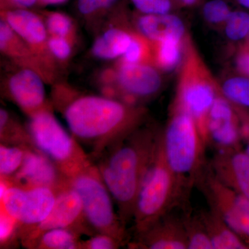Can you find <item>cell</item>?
<instances>
[{"label":"cell","mask_w":249,"mask_h":249,"mask_svg":"<svg viewBox=\"0 0 249 249\" xmlns=\"http://www.w3.org/2000/svg\"><path fill=\"white\" fill-rule=\"evenodd\" d=\"M212 172L224 185L249 198V156L244 152L219 151Z\"/></svg>","instance_id":"16"},{"label":"cell","mask_w":249,"mask_h":249,"mask_svg":"<svg viewBox=\"0 0 249 249\" xmlns=\"http://www.w3.org/2000/svg\"><path fill=\"white\" fill-rule=\"evenodd\" d=\"M121 246L122 243L112 236L98 232L81 242V249H116Z\"/></svg>","instance_id":"34"},{"label":"cell","mask_w":249,"mask_h":249,"mask_svg":"<svg viewBox=\"0 0 249 249\" xmlns=\"http://www.w3.org/2000/svg\"><path fill=\"white\" fill-rule=\"evenodd\" d=\"M0 49L3 53L19 62L24 67L35 70L45 80L42 67L34 54L3 19L0 22Z\"/></svg>","instance_id":"19"},{"label":"cell","mask_w":249,"mask_h":249,"mask_svg":"<svg viewBox=\"0 0 249 249\" xmlns=\"http://www.w3.org/2000/svg\"><path fill=\"white\" fill-rule=\"evenodd\" d=\"M48 48L54 59L59 61H65L71 56V41L65 37L49 36Z\"/></svg>","instance_id":"33"},{"label":"cell","mask_w":249,"mask_h":249,"mask_svg":"<svg viewBox=\"0 0 249 249\" xmlns=\"http://www.w3.org/2000/svg\"><path fill=\"white\" fill-rule=\"evenodd\" d=\"M204 180L211 209L240 237L249 238V198L224 185L212 172Z\"/></svg>","instance_id":"10"},{"label":"cell","mask_w":249,"mask_h":249,"mask_svg":"<svg viewBox=\"0 0 249 249\" xmlns=\"http://www.w3.org/2000/svg\"><path fill=\"white\" fill-rule=\"evenodd\" d=\"M225 31L231 40L243 38L249 32V15L243 11L231 13L226 22Z\"/></svg>","instance_id":"30"},{"label":"cell","mask_w":249,"mask_h":249,"mask_svg":"<svg viewBox=\"0 0 249 249\" xmlns=\"http://www.w3.org/2000/svg\"><path fill=\"white\" fill-rule=\"evenodd\" d=\"M183 186L167 163L160 134L136 203L133 219L137 235L170 212L181 196Z\"/></svg>","instance_id":"3"},{"label":"cell","mask_w":249,"mask_h":249,"mask_svg":"<svg viewBox=\"0 0 249 249\" xmlns=\"http://www.w3.org/2000/svg\"><path fill=\"white\" fill-rule=\"evenodd\" d=\"M132 34L119 28H110L94 40L91 46L93 56L104 60L123 56L131 41Z\"/></svg>","instance_id":"21"},{"label":"cell","mask_w":249,"mask_h":249,"mask_svg":"<svg viewBox=\"0 0 249 249\" xmlns=\"http://www.w3.org/2000/svg\"><path fill=\"white\" fill-rule=\"evenodd\" d=\"M160 136L139 127L111 145L96 161L124 227L133 219L139 191Z\"/></svg>","instance_id":"2"},{"label":"cell","mask_w":249,"mask_h":249,"mask_svg":"<svg viewBox=\"0 0 249 249\" xmlns=\"http://www.w3.org/2000/svg\"><path fill=\"white\" fill-rule=\"evenodd\" d=\"M45 80L38 72L23 67L9 77L6 84L8 98L28 116L52 107L46 98Z\"/></svg>","instance_id":"13"},{"label":"cell","mask_w":249,"mask_h":249,"mask_svg":"<svg viewBox=\"0 0 249 249\" xmlns=\"http://www.w3.org/2000/svg\"><path fill=\"white\" fill-rule=\"evenodd\" d=\"M80 236L70 229H49L40 234L34 249H81Z\"/></svg>","instance_id":"24"},{"label":"cell","mask_w":249,"mask_h":249,"mask_svg":"<svg viewBox=\"0 0 249 249\" xmlns=\"http://www.w3.org/2000/svg\"><path fill=\"white\" fill-rule=\"evenodd\" d=\"M45 25L50 36H58L72 40L75 29L71 18L62 13L53 12L47 15Z\"/></svg>","instance_id":"29"},{"label":"cell","mask_w":249,"mask_h":249,"mask_svg":"<svg viewBox=\"0 0 249 249\" xmlns=\"http://www.w3.org/2000/svg\"><path fill=\"white\" fill-rule=\"evenodd\" d=\"M247 154L249 156V142L248 145V147H247Z\"/></svg>","instance_id":"42"},{"label":"cell","mask_w":249,"mask_h":249,"mask_svg":"<svg viewBox=\"0 0 249 249\" xmlns=\"http://www.w3.org/2000/svg\"><path fill=\"white\" fill-rule=\"evenodd\" d=\"M8 180L21 186L47 187L55 191L69 182L56 165L36 148L27 149L22 166Z\"/></svg>","instance_id":"14"},{"label":"cell","mask_w":249,"mask_h":249,"mask_svg":"<svg viewBox=\"0 0 249 249\" xmlns=\"http://www.w3.org/2000/svg\"><path fill=\"white\" fill-rule=\"evenodd\" d=\"M203 14L208 22L218 24L227 22L231 12L223 0H211L205 4Z\"/></svg>","instance_id":"32"},{"label":"cell","mask_w":249,"mask_h":249,"mask_svg":"<svg viewBox=\"0 0 249 249\" xmlns=\"http://www.w3.org/2000/svg\"><path fill=\"white\" fill-rule=\"evenodd\" d=\"M142 35L132 34L130 45L122 57V62L129 64H149L152 61V44Z\"/></svg>","instance_id":"27"},{"label":"cell","mask_w":249,"mask_h":249,"mask_svg":"<svg viewBox=\"0 0 249 249\" xmlns=\"http://www.w3.org/2000/svg\"><path fill=\"white\" fill-rule=\"evenodd\" d=\"M185 4L190 6V5H193L196 2V0H181Z\"/></svg>","instance_id":"41"},{"label":"cell","mask_w":249,"mask_h":249,"mask_svg":"<svg viewBox=\"0 0 249 249\" xmlns=\"http://www.w3.org/2000/svg\"><path fill=\"white\" fill-rule=\"evenodd\" d=\"M116 89L112 98L136 106L137 101L152 97L161 86L158 71L149 64L121 62L115 73Z\"/></svg>","instance_id":"11"},{"label":"cell","mask_w":249,"mask_h":249,"mask_svg":"<svg viewBox=\"0 0 249 249\" xmlns=\"http://www.w3.org/2000/svg\"><path fill=\"white\" fill-rule=\"evenodd\" d=\"M137 27L147 40L157 42L167 38H185V27L182 21L170 14H145L139 18Z\"/></svg>","instance_id":"18"},{"label":"cell","mask_w":249,"mask_h":249,"mask_svg":"<svg viewBox=\"0 0 249 249\" xmlns=\"http://www.w3.org/2000/svg\"><path fill=\"white\" fill-rule=\"evenodd\" d=\"M116 0H78V9L82 14L88 16L107 9Z\"/></svg>","instance_id":"36"},{"label":"cell","mask_w":249,"mask_h":249,"mask_svg":"<svg viewBox=\"0 0 249 249\" xmlns=\"http://www.w3.org/2000/svg\"><path fill=\"white\" fill-rule=\"evenodd\" d=\"M139 11L145 14H166L171 10L170 0H132Z\"/></svg>","instance_id":"35"},{"label":"cell","mask_w":249,"mask_h":249,"mask_svg":"<svg viewBox=\"0 0 249 249\" xmlns=\"http://www.w3.org/2000/svg\"><path fill=\"white\" fill-rule=\"evenodd\" d=\"M55 193V204L45 220L37 227L19 231V242L24 247L34 249L40 234L49 229H70L80 235L95 234L85 220L81 199L70 181Z\"/></svg>","instance_id":"8"},{"label":"cell","mask_w":249,"mask_h":249,"mask_svg":"<svg viewBox=\"0 0 249 249\" xmlns=\"http://www.w3.org/2000/svg\"><path fill=\"white\" fill-rule=\"evenodd\" d=\"M27 149L17 145H0V178L10 179L18 173L22 166Z\"/></svg>","instance_id":"25"},{"label":"cell","mask_w":249,"mask_h":249,"mask_svg":"<svg viewBox=\"0 0 249 249\" xmlns=\"http://www.w3.org/2000/svg\"><path fill=\"white\" fill-rule=\"evenodd\" d=\"M15 4L22 8H29L34 6L37 0H11Z\"/></svg>","instance_id":"38"},{"label":"cell","mask_w":249,"mask_h":249,"mask_svg":"<svg viewBox=\"0 0 249 249\" xmlns=\"http://www.w3.org/2000/svg\"><path fill=\"white\" fill-rule=\"evenodd\" d=\"M183 43V63L173 109L182 110L192 116L206 143L208 116L222 91L191 39L185 37Z\"/></svg>","instance_id":"4"},{"label":"cell","mask_w":249,"mask_h":249,"mask_svg":"<svg viewBox=\"0 0 249 249\" xmlns=\"http://www.w3.org/2000/svg\"><path fill=\"white\" fill-rule=\"evenodd\" d=\"M0 143L28 148L35 147L27 127L18 122L4 108L0 109Z\"/></svg>","instance_id":"23"},{"label":"cell","mask_w":249,"mask_h":249,"mask_svg":"<svg viewBox=\"0 0 249 249\" xmlns=\"http://www.w3.org/2000/svg\"><path fill=\"white\" fill-rule=\"evenodd\" d=\"M3 19L31 49L40 64L47 80L45 69L49 71L54 58L48 48L49 35L45 21L37 14L24 9L6 11Z\"/></svg>","instance_id":"12"},{"label":"cell","mask_w":249,"mask_h":249,"mask_svg":"<svg viewBox=\"0 0 249 249\" xmlns=\"http://www.w3.org/2000/svg\"><path fill=\"white\" fill-rule=\"evenodd\" d=\"M135 248L188 249L183 220L162 217L146 231L137 235Z\"/></svg>","instance_id":"17"},{"label":"cell","mask_w":249,"mask_h":249,"mask_svg":"<svg viewBox=\"0 0 249 249\" xmlns=\"http://www.w3.org/2000/svg\"><path fill=\"white\" fill-rule=\"evenodd\" d=\"M8 181L7 190L0 196V209L19 223V231L37 227L53 209L55 191L47 187L21 186Z\"/></svg>","instance_id":"9"},{"label":"cell","mask_w":249,"mask_h":249,"mask_svg":"<svg viewBox=\"0 0 249 249\" xmlns=\"http://www.w3.org/2000/svg\"><path fill=\"white\" fill-rule=\"evenodd\" d=\"M79 195L85 220L94 233L107 234L121 242L127 241L125 227L114 208V199L94 163L69 178Z\"/></svg>","instance_id":"6"},{"label":"cell","mask_w":249,"mask_h":249,"mask_svg":"<svg viewBox=\"0 0 249 249\" xmlns=\"http://www.w3.org/2000/svg\"><path fill=\"white\" fill-rule=\"evenodd\" d=\"M206 145L196 121L188 113L173 109L169 123L162 134V145L170 169L181 183L197 178Z\"/></svg>","instance_id":"7"},{"label":"cell","mask_w":249,"mask_h":249,"mask_svg":"<svg viewBox=\"0 0 249 249\" xmlns=\"http://www.w3.org/2000/svg\"><path fill=\"white\" fill-rule=\"evenodd\" d=\"M29 117L27 127L34 146L47 156L67 178L93 163L89 154L54 116L52 107L41 109Z\"/></svg>","instance_id":"5"},{"label":"cell","mask_w":249,"mask_h":249,"mask_svg":"<svg viewBox=\"0 0 249 249\" xmlns=\"http://www.w3.org/2000/svg\"><path fill=\"white\" fill-rule=\"evenodd\" d=\"M199 217L211 239L213 249H247V245L241 240L240 236L213 210L203 213Z\"/></svg>","instance_id":"20"},{"label":"cell","mask_w":249,"mask_h":249,"mask_svg":"<svg viewBox=\"0 0 249 249\" xmlns=\"http://www.w3.org/2000/svg\"><path fill=\"white\" fill-rule=\"evenodd\" d=\"M183 220L188 249H213L212 243L199 216L186 217Z\"/></svg>","instance_id":"26"},{"label":"cell","mask_w":249,"mask_h":249,"mask_svg":"<svg viewBox=\"0 0 249 249\" xmlns=\"http://www.w3.org/2000/svg\"><path fill=\"white\" fill-rule=\"evenodd\" d=\"M207 142H212L219 151L231 150L238 142L239 132L233 109L222 93L210 109L206 124Z\"/></svg>","instance_id":"15"},{"label":"cell","mask_w":249,"mask_h":249,"mask_svg":"<svg viewBox=\"0 0 249 249\" xmlns=\"http://www.w3.org/2000/svg\"><path fill=\"white\" fill-rule=\"evenodd\" d=\"M19 223L8 214L4 210L0 209V246L2 249L9 247L14 240L19 239Z\"/></svg>","instance_id":"31"},{"label":"cell","mask_w":249,"mask_h":249,"mask_svg":"<svg viewBox=\"0 0 249 249\" xmlns=\"http://www.w3.org/2000/svg\"><path fill=\"white\" fill-rule=\"evenodd\" d=\"M56 98L70 132L77 142L88 147L96 161L109 147L140 127L145 111L106 96L69 95Z\"/></svg>","instance_id":"1"},{"label":"cell","mask_w":249,"mask_h":249,"mask_svg":"<svg viewBox=\"0 0 249 249\" xmlns=\"http://www.w3.org/2000/svg\"><path fill=\"white\" fill-rule=\"evenodd\" d=\"M183 40L176 37H167L152 42V61L159 68L166 71L173 70L181 60L184 52Z\"/></svg>","instance_id":"22"},{"label":"cell","mask_w":249,"mask_h":249,"mask_svg":"<svg viewBox=\"0 0 249 249\" xmlns=\"http://www.w3.org/2000/svg\"><path fill=\"white\" fill-rule=\"evenodd\" d=\"M43 4L47 5H55L63 4L67 0H40Z\"/></svg>","instance_id":"39"},{"label":"cell","mask_w":249,"mask_h":249,"mask_svg":"<svg viewBox=\"0 0 249 249\" xmlns=\"http://www.w3.org/2000/svg\"><path fill=\"white\" fill-rule=\"evenodd\" d=\"M237 68L246 74L249 75V52H242L237 58Z\"/></svg>","instance_id":"37"},{"label":"cell","mask_w":249,"mask_h":249,"mask_svg":"<svg viewBox=\"0 0 249 249\" xmlns=\"http://www.w3.org/2000/svg\"><path fill=\"white\" fill-rule=\"evenodd\" d=\"M239 4L249 9V0H237Z\"/></svg>","instance_id":"40"},{"label":"cell","mask_w":249,"mask_h":249,"mask_svg":"<svg viewBox=\"0 0 249 249\" xmlns=\"http://www.w3.org/2000/svg\"><path fill=\"white\" fill-rule=\"evenodd\" d=\"M221 91L229 101L249 107V79L230 78L226 80Z\"/></svg>","instance_id":"28"}]
</instances>
